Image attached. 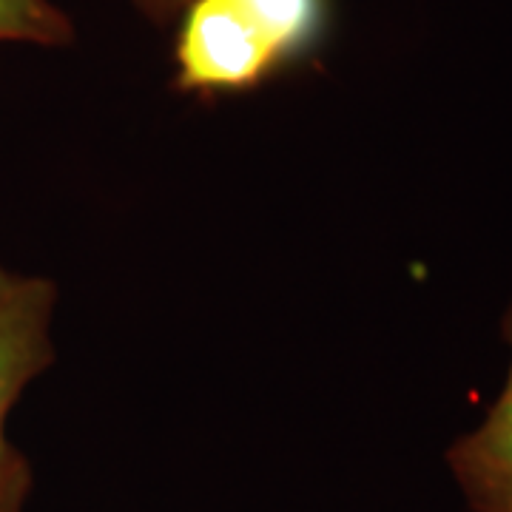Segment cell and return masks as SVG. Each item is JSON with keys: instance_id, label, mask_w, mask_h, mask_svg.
I'll use <instances>...</instances> for the list:
<instances>
[{"instance_id": "obj_6", "label": "cell", "mask_w": 512, "mask_h": 512, "mask_svg": "<svg viewBox=\"0 0 512 512\" xmlns=\"http://www.w3.org/2000/svg\"><path fill=\"white\" fill-rule=\"evenodd\" d=\"M143 18H148L151 23H174L180 18V12L185 9L188 0H128Z\"/></svg>"}, {"instance_id": "obj_2", "label": "cell", "mask_w": 512, "mask_h": 512, "mask_svg": "<svg viewBox=\"0 0 512 512\" xmlns=\"http://www.w3.org/2000/svg\"><path fill=\"white\" fill-rule=\"evenodd\" d=\"M57 285L0 262V433L23 393L55 365Z\"/></svg>"}, {"instance_id": "obj_3", "label": "cell", "mask_w": 512, "mask_h": 512, "mask_svg": "<svg viewBox=\"0 0 512 512\" xmlns=\"http://www.w3.org/2000/svg\"><path fill=\"white\" fill-rule=\"evenodd\" d=\"M507 373L484 416L450 441L444 464L470 512H512V296L501 313Z\"/></svg>"}, {"instance_id": "obj_1", "label": "cell", "mask_w": 512, "mask_h": 512, "mask_svg": "<svg viewBox=\"0 0 512 512\" xmlns=\"http://www.w3.org/2000/svg\"><path fill=\"white\" fill-rule=\"evenodd\" d=\"M330 0H188L177 18L174 86L202 100L254 92L322 46Z\"/></svg>"}, {"instance_id": "obj_5", "label": "cell", "mask_w": 512, "mask_h": 512, "mask_svg": "<svg viewBox=\"0 0 512 512\" xmlns=\"http://www.w3.org/2000/svg\"><path fill=\"white\" fill-rule=\"evenodd\" d=\"M35 493L32 458L0 433V512H26Z\"/></svg>"}, {"instance_id": "obj_4", "label": "cell", "mask_w": 512, "mask_h": 512, "mask_svg": "<svg viewBox=\"0 0 512 512\" xmlns=\"http://www.w3.org/2000/svg\"><path fill=\"white\" fill-rule=\"evenodd\" d=\"M74 40L72 18L55 0H0V43L66 49Z\"/></svg>"}]
</instances>
